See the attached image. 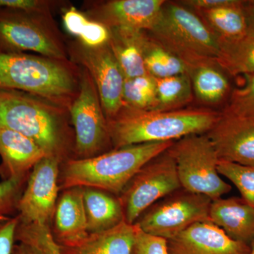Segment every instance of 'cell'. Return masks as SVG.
Returning a JSON list of instances; mask_svg holds the SVG:
<instances>
[{"label": "cell", "instance_id": "1", "mask_svg": "<svg viewBox=\"0 0 254 254\" xmlns=\"http://www.w3.org/2000/svg\"><path fill=\"white\" fill-rule=\"evenodd\" d=\"M72 127L66 108L26 92L0 88V127L31 138L47 157L59 159L62 163L72 158Z\"/></svg>", "mask_w": 254, "mask_h": 254}, {"label": "cell", "instance_id": "2", "mask_svg": "<svg viewBox=\"0 0 254 254\" xmlns=\"http://www.w3.org/2000/svg\"><path fill=\"white\" fill-rule=\"evenodd\" d=\"M220 113L208 108L175 110H137L124 106L107 120L113 149L128 145L176 141L203 134L213 127Z\"/></svg>", "mask_w": 254, "mask_h": 254}, {"label": "cell", "instance_id": "3", "mask_svg": "<svg viewBox=\"0 0 254 254\" xmlns=\"http://www.w3.org/2000/svg\"><path fill=\"white\" fill-rule=\"evenodd\" d=\"M80 81L81 68L70 60L0 53V88L26 92L69 110Z\"/></svg>", "mask_w": 254, "mask_h": 254}, {"label": "cell", "instance_id": "4", "mask_svg": "<svg viewBox=\"0 0 254 254\" xmlns=\"http://www.w3.org/2000/svg\"><path fill=\"white\" fill-rule=\"evenodd\" d=\"M175 141L128 145L88 158L63 162L60 190L81 187L118 196L137 172Z\"/></svg>", "mask_w": 254, "mask_h": 254}, {"label": "cell", "instance_id": "5", "mask_svg": "<svg viewBox=\"0 0 254 254\" xmlns=\"http://www.w3.org/2000/svg\"><path fill=\"white\" fill-rule=\"evenodd\" d=\"M147 33L180 58L187 69L215 61L220 51L218 38L196 13L181 3L165 1L156 23Z\"/></svg>", "mask_w": 254, "mask_h": 254}, {"label": "cell", "instance_id": "6", "mask_svg": "<svg viewBox=\"0 0 254 254\" xmlns=\"http://www.w3.org/2000/svg\"><path fill=\"white\" fill-rule=\"evenodd\" d=\"M25 52L54 59L69 60L66 41L53 13L0 10V53Z\"/></svg>", "mask_w": 254, "mask_h": 254}, {"label": "cell", "instance_id": "7", "mask_svg": "<svg viewBox=\"0 0 254 254\" xmlns=\"http://www.w3.org/2000/svg\"><path fill=\"white\" fill-rule=\"evenodd\" d=\"M176 164L182 189L212 200L232 190L218 173L219 159L205 133L184 137L168 148Z\"/></svg>", "mask_w": 254, "mask_h": 254}, {"label": "cell", "instance_id": "8", "mask_svg": "<svg viewBox=\"0 0 254 254\" xmlns=\"http://www.w3.org/2000/svg\"><path fill=\"white\" fill-rule=\"evenodd\" d=\"M181 188L175 160L166 150L145 164L118 195L125 221L134 225L146 209Z\"/></svg>", "mask_w": 254, "mask_h": 254}, {"label": "cell", "instance_id": "9", "mask_svg": "<svg viewBox=\"0 0 254 254\" xmlns=\"http://www.w3.org/2000/svg\"><path fill=\"white\" fill-rule=\"evenodd\" d=\"M80 68L79 92L69 110L75 133L73 158H88L113 148L96 85L86 68Z\"/></svg>", "mask_w": 254, "mask_h": 254}, {"label": "cell", "instance_id": "10", "mask_svg": "<svg viewBox=\"0 0 254 254\" xmlns=\"http://www.w3.org/2000/svg\"><path fill=\"white\" fill-rule=\"evenodd\" d=\"M211 202L206 195L181 188L146 209L134 225L145 233L170 240L193 224L210 220Z\"/></svg>", "mask_w": 254, "mask_h": 254}, {"label": "cell", "instance_id": "11", "mask_svg": "<svg viewBox=\"0 0 254 254\" xmlns=\"http://www.w3.org/2000/svg\"><path fill=\"white\" fill-rule=\"evenodd\" d=\"M68 58L86 68L93 78L106 120L114 118L125 106V77L109 44L90 48L78 40L66 41Z\"/></svg>", "mask_w": 254, "mask_h": 254}, {"label": "cell", "instance_id": "12", "mask_svg": "<svg viewBox=\"0 0 254 254\" xmlns=\"http://www.w3.org/2000/svg\"><path fill=\"white\" fill-rule=\"evenodd\" d=\"M62 162L45 157L35 165L17 204L20 223L50 227L58 202L60 167Z\"/></svg>", "mask_w": 254, "mask_h": 254}, {"label": "cell", "instance_id": "13", "mask_svg": "<svg viewBox=\"0 0 254 254\" xmlns=\"http://www.w3.org/2000/svg\"><path fill=\"white\" fill-rule=\"evenodd\" d=\"M165 0H108L85 3L86 16L108 28L149 31L156 23Z\"/></svg>", "mask_w": 254, "mask_h": 254}, {"label": "cell", "instance_id": "14", "mask_svg": "<svg viewBox=\"0 0 254 254\" xmlns=\"http://www.w3.org/2000/svg\"><path fill=\"white\" fill-rule=\"evenodd\" d=\"M219 160L254 166V123L222 112L205 133Z\"/></svg>", "mask_w": 254, "mask_h": 254}, {"label": "cell", "instance_id": "15", "mask_svg": "<svg viewBox=\"0 0 254 254\" xmlns=\"http://www.w3.org/2000/svg\"><path fill=\"white\" fill-rule=\"evenodd\" d=\"M169 254H250L247 244L232 240L210 220L196 222L168 240Z\"/></svg>", "mask_w": 254, "mask_h": 254}, {"label": "cell", "instance_id": "16", "mask_svg": "<svg viewBox=\"0 0 254 254\" xmlns=\"http://www.w3.org/2000/svg\"><path fill=\"white\" fill-rule=\"evenodd\" d=\"M45 157V152L31 138L9 128L0 127L1 181H27L35 165Z\"/></svg>", "mask_w": 254, "mask_h": 254}, {"label": "cell", "instance_id": "17", "mask_svg": "<svg viewBox=\"0 0 254 254\" xmlns=\"http://www.w3.org/2000/svg\"><path fill=\"white\" fill-rule=\"evenodd\" d=\"M52 231L60 247L76 245L89 233L83 202V188L71 187L64 190L57 202Z\"/></svg>", "mask_w": 254, "mask_h": 254}, {"label": "cell", "instance_id": "18", "mask_svg": "<svg viewBox=\"0 0 254 254\" xmlns=\"http://www.w3.org/2000/svg\"><path fill=\"white\" fill-rule=\"evenodd\" d=\"M209 219L221 228L232 240L253 244L254 242V208L242 198L212 200Z\"/></svg>", "mask_w": 254, "mask_h": 254}, {"label": "cell", "instance_id": "19", "mask_svg": "<svg viewBox=\"0 0 254 254\" xmlns=\"http://www.w3.org/2000/svg\"><path fill=\"white\" fill-rule=\"evenodd\" d=\"M135 227L125 220L116 227L91 233L72 246L60 247L62 254H131Z\"/></svg>", "mask_w": 254, "mask_h": 254}, {"label": "cell", "instance_id": "20", "mask_svg": "<svg viewBox=\"0 0 254 254\" xmlns=\"http://www.w3.org/2000/svg\"><path fill=\"white\" fill-rule=\"evenodd\" d=\"M83 188L88 233L107 231L125 220L118 196L96 189Z\"/></svg>", "mask_w": 254, "mask_h": 254}, {"label": "cell", "instance_id": "21", "mask_svg": "<svg viewBox=\"0 0 254 254\" xmlns=\"http://www.w3.org/2000/svg\"><path fill=\"white\" fill-rule=\"evenodd\" d=\"M187 73L193 95L203 104H218L230 92L228 80L215 61L203 62L190 66Z\"/></svg>", "mask_w": 254, "mask_h": 254}, {"label": "cell", "instance_id": "22", "mask_svg": "<svg viewBox=\"0 0 254 254\" xmlns=\"http://www.w3.org/2000/svg\"><path fill=\"white\" fill-rule=\"evenodd\" d=\"M109 46L125 78L147 74L142 51L141 36L143 31L109 28Z\"/></svg>", "mask_w": 254, "mask_h": 254}, {"label": "cell", "instance_id": "23", "mask_svg": "<svg viewBox=\"0 0 254 254\" xmlns=\"http://www.w3.org/2000/svg\"><path fill=\"white\" fill-rule=\"evenodd\" d=\"M246 1L232 0L220 7L195 11L219 41L235 39L248 31L245 6Z\"/></svg>", "mask_w": 254, "mask_h": 254}, {"label": "cell", "instance_id": "24", "mask_svg": "<svg viewBox=\"0 0 254 254\" xmlns=\"http://www.w3.org/2000/svg\"><path fill=\"white\" fill-rule=\"evenodd\" d=\"M220 42L215 63L222 71L236 76L254 73V31L248 30L240 38Z\"/></svg>", "mask_w": 254, "mask_h": 254}, {"label": "cell", "instance_id": "25", "mask_svg": "<svg viewBox=\"0 0 254 254\" xmlns=\"http://www.w3.org/2000/svg\"><path fill=\"white\" fill-rule=\"evenodd\" d=\"M142 51L147 71L155 78H163L187 73L185 64L155 41L146 31L141 36Z\"/></svg>", "mask_w": 254, "mask_h": 254}, {"label": "cell", "instance_id": "26", "mask_svg": "<svg viewBox=\"0 0 254 254\" xmlns=\"http://www.w3.org/2000/svg\"><path fill=\"white\" fill-rule=\"evenodd\" d=\"M157 106L155 110L182 109L193 100V89L188 73L163 78H155Z\"/></svg>", "mask_w": 254, "mask_h": 254}, {"label": "cell", "instance_id": "27", "mask_svg": "<svg viewBox=\"0 0 254 254\" xmlns=\"http://www.w3.org/2000/svg\"><path fill=\"white\" fill-rule=\"evenodd\" d=\"M125 106L137 110H155L157 106L156 84L149 73L125 78L123 90Z\"/></svg>", "mask_w": 254, "mask_h": 254}, {"label": "cell", "instance_id": "28", "mask_svg": "<svg viewBox=\"0 0 254 254\" xmlns=\"http://www.w3.org/2000/svg\"><path fill=\"white\" fill-rule=\"evenodd\" d=\"M218 173L237 187L242 198L254 208V166L219 161Z\"/></svg>", "mask_w": 254, "mask_h": 254}, {"label": "cell", "instance_id": "29", "mask_svg": "<svg viewBox=\"0 0 254 254\" xmlns=\"http://www.w3.org/2000/svg\"><path fill=\"white\" fill-rule=\"evenodd\" d=\"M245 76V83L232 92L225 110L254 123V73Z\"/></svg>", "mask_w": 254, "mask_h": 254}, {"label": "cell", "instance_id": "30", "mask_svg": "<svg viewBox=\"0 0 254 254\" xmlns=\"http://www.w3.org/2000/svg\"><path fill=\"white\" fill-rule=\"evenodd\" d=\"M17 237L18 242L36 247L44 254H62L50 227L38 224L24 225L20 227Z\"/></svg>", "mask_w": 254, "mask_h": 254}, {"label": "cell", "instance_id": "31", "mask_svg": "<svg viewBox=\"0 0 254 254\" xmlns=\"http://www.w3.org/2000/svg\"><path fill=\"white\" fill-rule=\"evenodd\" d=\"M27 181L8 180L0 182V216H13Z\"/></svg>", "mask_w": 254, "mask_h": 254}, {"label": "cell", "instance_id": "32", "mask_svg": "<svg viewBox=\"0 0 254 254\" xmlns=\"http://www.w3.org/2000/svg\"><path fill=\"white\" fill-rule=\"evenodd\" d=\"M131 254H169L168 240L145 233L136 225Z\"/></svg>", "mask_w": 254, "mask_h": 254}, {"label": "cell", "instance_id": "33", "mask_svg": "<svg viewBox=\"0 0 254 254\" xmlns=\"http://www.w3.org/2000/svg\"><path fill=\"white\" fill-rule=\"evenodd\" d=\"M66 1L52 0H0V10H19L26 11H43L53 13Z\"/></svg>", "mask_w": 254, "mask_h": 254}, {"label": "cell", "instance_id": "34", "mask_svg": "<svg viewBox=\"0 0 254 254\" xmlns=\"http://www.w3.org/2000/svg\"><path fill=\"white\" fill-rule=\"evenodd\" d=\"M110 31L103 23L89 18L84 29L78 37V41L90 48H98L109 43Z\"/></svg>", "mask_w": 254, "mask_h": 254}, {"label": "cell", "instance_id": "35", "mask_svg": "<svg viewBox=\"0 0 254 254\" xmlns=\"http://www.w3.org/2000/svg\"><path fill=\"white\" fill-rule=\"evenodd\" d=\"M19 222L17 215L0 216V254H11Z\"/></svg>", "mask_w": 254, "mask_h": 254}, {"label": "cell", "instance_id": "36", "mask_svg": "<svg viewBox=\"0 0 254 254\" xmlns=\"http://www.w3.org/2000/svg\"><path fill=\"white\" fill-rule=\"evenodd\" d=\"M63 19L66 31L77 38L89 21V18L87 17L84 13L72 6H67V8L64 10Z\"/></svg>", "mask_w": 254, "mask_h": 254}, {"label": "cell", "instance_id": "37", "mask_svg": "<svg viewBox=\"0 0 254 254\" xmlns=\"http://www.w3.org/2000/svg\"><path fill=\"white\" fill-rule=\"evenodd\" d=\"M11 254H44L41 250L23 243H18L14 246Z\"/></svg>", "mask_w": 254, "mask_h": 254}, {"label": "cell", "instance_id": "38", "mask_svg": "<svg viewBox=\"0 0 254 254\" xmlns=\"http://www.w3.org/2000/svg\"><path fill=\"white\" fill-rule=\"evenodd\" d=\"M244 9L247 17L248 30L254 31V1H246Z\"/></svg>", "mask_w": 254, "mask_h": 254}, {"label": "cell", "instance_id": "39", "mask_svg": "<svg viewBox=\"0 0 254 254\" xmlns=\"http://www.w3.org/2000/svg\"><path fill=\"white\" fill-rule=\"evenodd\" d=\"M250 254H254V242L252 244V247H251V252Z\"/></svg>", "mask_w": 254, "mask_h": 254}]
</instances>
